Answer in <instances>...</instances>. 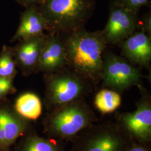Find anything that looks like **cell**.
<instances>
[{
  "label": "cell",
  "instance_id": "cell-13",
  "mask_svg": "<svg viewBox=\"0 0 151 151\" xmlns=\"http://www.w3.org/2000/svg\"><path fill=\"white\" fill-rule=\"evenodd\" d=\"M25 123L5 109H0V147L11 145L22 134Z\"/></svg>",
  "mask_w": 151,
  "mask_h": 151
},
{
  "label": "cell",
  "instance_id": "cell-15",
  "mask_svg": "<svg viewBox=\"0 0 151 151\" xmlns=\"http://www.w3.org/2000/svg\"><path fill=\"white\" fill-rule=\"evenodd\" d=\"M122 103L120 93L108 88H104L97 92L95 97L94 104L101 113L108 114L115 111Z\"/></svg>",
  "mask_w": 151,
  "mask_h": 151
},
{
  "label": "cell",
  "instance_id": "cell-7",
  "mask_svg": "<svg viewBox=\"0 0 151 151\" xmlns=\"http://www.w3.org/2000/svg\"><path fill=\"white\" fill-rule=\"evenodd\" d=\"M136 104V110L129 113H116V123L133 142L150 146L151 143V100L144 91Z\"/></svg>",
  "mask_w": 151,
  "mask_h": 151
},
{
  "label": "cell",
  "instance_id": "cell-16",
  "mask_svg": "<svg viewBox=\"0 0 151 151\" xmlns=\"http://www.w3.org/2000/svg\"><path fill=\"white\" fill-rule=\"evenodd\" d=\"M58 140L46 139L37 135L25 140L22 151H65V146Z\"/></svg>",
  "mask_w": 151,
  "mask_h": 151
},
{
  "label": "cell",
  "instance_id": "cell-17",
  "mask_svg": "<svg viewBox=\"0 0 151 151\" xmlns=\"http://www.w3.org/2000/svg\"><path fill=\"white\" fill-rule=\"evenodd\" d=\"M15 73V62L10 51L4 49L0 54V76L11 78Z\"/></svg>",
  "mask_w": 151,
  "mask_h": 151
},
{
  "label": "cell",
  "instance_id": "cell-6",
  "mask_svg": "<svg viewBox=\"0 0 151 151\" xmlns=\"http://www.w3.org/2000/svg\"><path fill=\"white\" fill-rule=\"evenodd\" d=\"M142 74L124 57L111 53L103 57L101 80L103 85L118 93H122L133 86L141 87Z\"/></svg>",
  "mask_w": 151,
  "mask_h": 151
},
{
  "label": "cell",
  "instance_id": "cell-22",
  "mask_svg": "<svg viewBox=\"0 0 151 151\" xmlns=\"http://www.w3.org/2000/svg\"><path fill=\"white\" fill-rule=\"evenodd\" d=\"M141 30H143L149 36H151V16L148 14L143 20Z\"/></svg>",
  "mask_w": 151,
  "mask_h": 151
},
{
  "label": "cell",
  "instance_id": "cell-4",
  "mask_svg": "<svg viewBox=\"0 0 151 151\" xmlns=\"http://www.w3.org/2000/svg\"><path fill=\"white\" fill-rule=\"evenodd\" d=\"M72 142L69 151H125L133 142L116 123L93 124Z\"/></svg>",
  "mask_w": 151,
  "mask_h": 151
},
{
  "label": "cell",
  "instance_id": "cell-10",
  "mask_svg": "<svg viewBox=\"0 0 151 151\" xmlns=\"http://www.w3.org/2000/svg\"><path fill=\"white\" fill-rule=\"evenodd\" d=\"M67 66L65 46L59 32L48 36L38 61L37 70L47 73L62 70Z\"/></svg>",
  "mask_w": 151,
  "mask_h": 151
},
{
  "label": "cell",
  "instance_id": "cell-3",
  "mask_svg": "<svg viewBox=\"0 0 151 151\" xmlns=\"http://www.w3.org/2000/svg\"><path fill=\"white\" fill-rule=\"evenodd\" d=\"M96 115L83 99L54 110L46 121L50 135L61 142L70 141L97 121Z\"/></svg>",
  "mask_w": 151,
  "mask_h": 151
},
{
  "label": "cell",
  "instance_id": "cell-9",
  "mask_svg": "<svg viewBox=\"0 0 151 151\" xmlns=\"http://www.w3.org/2000/svg\"><path fill=\"white\" fill-rule=\"evenodd\" d=\"M124 58L131 64L148 68L151 61V37L143 30L134 32L119 43Z\"/></svg>",
  "mask_w": 151,
  "mask_h": 151
},
{
  "label": "cell",
  "instance_id": "cell-20",
  "mask_svg": "<svg viewBox=\"0 0 151 151\" xmlns=\"http://www.w3.org/2000/svg\"><path fill=\"white\" fill-rule=\"evenodd\" d=\"M16 2L22 6L26 8L32 6H39L43 4L47 0H15Z\"/></svg>",
  "mask_w": 151,
  "mask_h": 151
},
{
  "label": "cell",
  "instance_id": "cell-21",
  "mask_svg": "<svg viewBox=\"0 0 151 151\" xmlns=\"http://www.w3.org/2000/svg\"><path fill=\"white\" fill-rule=\"evenodd\" d=\"M125 151H151L150 146L133 142Z\"/></svg>",
  "mask_w": 151,
  "mask_h": 151
},
{
  "label": "cell",
  "instance_id": "cell-14",
  "mask_svg": "<svg viewBox=\"0 0 151 151\" xmlns=\"http://www.w3.org/2000/svg\"><path fill=\"white\" fill-rule=\"evenodd\" d=\"M15 109L18 113L30 120H37L42 113L39 97L31 92L25 93L17 99Z\"/></svg>",
  "mask_w": 151,
  "mask_h": 151
},
{
  "label": "cell",
  "instance_id": "cell-1",
  "mask_svg": "<svg viewBox=\"0 0 151 151\" xmlns=\"http://www.w3.org/2000/svg\"><path fill=\"white\" fill-rule=\"evenodd\" d=\"M63 34L70 69L91 82L101 80L103 53L107 45L101 31L91 32L83 28Z\"/></svg>",
  "mask_w": 151,
  "mask_h": 151
},
{
  "label": "cell",
  "instance_id": "cell-5",
  "mask_svg": "<svg viewBox=\"0 0 151 151\" xmlns=\"http://www.w3.org/2000/svg\"><path fill=\"white\" fill-rule=\"evenodd\" d=\"M50 74L47 82L46 97L53 111L83 99L91 89V82L70 69L65 68Z\"/></svg>",
  "mask_w": 151,
  "mask_h": 151
},
{
  "label": "cell",
  "instance_id": "cell-19",
  "mask_svg": "<svg viewBox=\"0 0 151 151\" xmlns=\"http://www.w3.org/2000/svg\"><path fill=\"white\" fill-rule=\"evenodd\" d=\"M11 86V78L0 76V97L5 95L10 91Z\"/></svg>",
  "mask_w": 151,
  "mask_h": 151
},
{
  "label": "cell",
  "instance_id": "cell-8",
  "mask_svg": "<svg viewBox=\"0 0 151 151\" xmlns=\"http://www.w3.org/2000/svg\"><path fill=\"white\" fill-rule=\"evenodd\" d=\"M108 22L101 33L106 45L118 44L128 38L138 27L137 14L114 1Z\"/></svg>",
  "mask_w": 151,
  "mask_h": 151
},
{
  "label": "cell",
  "instance_id": "cell-18",
  "mask_svg": "<svg viewBox=\"0 0 151 151\" xmlns=\"http://www.w3.org/2000/svg\"><path fill=\"white\" fill-rule=\"evenodd\" d=\"M149 1L150 0H115L114 2L137 14L140 8Z\"/></svg>",
  "mask_w": 151,
  "mask_h": 151
},
{
  "label": "cell",
  "instance_id": "cell-2",
  "mask_svg": "<svg viewBox=\"0 0 151 151\" xmlns=\"http://www.w3.org/2000/svg\"><path fill=\"white\" fill-rule=\"evenodd\" d=\"M95 6V0H47L37 6L49 29L61 34L84 28Z\"/></svg>",
  "mask_w": 151,
  "mask_h": 151
},
{
  "label": "cell",
  "instance_id": "cell-11",
  "mask_svg": "<svg viewBox=\"0 0 151 151\" xmlns=\"http://www.w3.org/2000/svg\"><path fill=\"white\" fill-rule=\"evenodd\" d=\"M48 36L45 35L22 40L15 51L16 62L26 71L37 70L38 61Z\"/></svg>",
  "mask_w": 151,
  "mask_h": 151
},
{
  "label": "cell",
  "instance_id": "cell-12",
  "mask_svg": "<svg viewBox=\"0 0 151 151\" xmlns=\"http://www.w3.org/2000/svg\"><path fill=\"white\" fill-rule=\"evenodd\" d=\"M47 29L49 28L47 22L37 6L28 7L22 14L19 27L12 40L43 35L44 31Z\"/></svg>",
  "mask_w": 151,
  "mask_h": 151
}]
</instances>
